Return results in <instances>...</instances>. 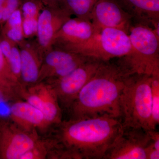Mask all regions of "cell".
<instances>
[{
	"label": "cell",
	"instance_id": "obj_1",
	"mask_svg": "<svg viewBox=\"0 0 159 159\" xmlns=\"http://www.w3.org/2000/svg\"><path fill=\"white\" fill-rule=\"evenodd\" d=\"M128 75L119 63L102 61L69 107L70 119H120V97Z\"/></svg>",
	"mask_w": 159,
	"mask_h": 159
},
{
	"label": "cell",
	"instance_id": "obj_2",
	"mask_svg": "<svg viewBox=\"0 0 159 159\" xmlns=\"http://www.w3.org/2000/svg\"><path fill=\"white\" fill-rule=\"evenodd\" d=\"M55 140L70 159H104L122 128L121 119L99 116L70 119L57 125Z\"/></svg>",
	"mask_w": 159,
	"mask_h": 159
},
{
	"label": "cell",
	"instance_id": "obj_3",
	"mask_svg": "<svg viewBox=\"0 0 159 159\" xmlns=\"http://www.w3.org/2000/svg\"><path fill=\"white\" fill-rule=\"evenodd\" d=\"M152 76L128 75L120 97L122 127L151 130Z\"/></svg>",
	"mask_w": 159,
	"mask_h": 159
},
{
	"label": "cell",
	"instance_id": "obj_4",
	"mask_svg": "<svg viewBox=\"0 0 159 159\" xmlns=\"http://www.w3.org/2000/svg\"><path fill=\"white\" fill-rule=\"evenodd\" d=\"M130 53L121 57L119 64L129 75H159V37L147 25L131 26L128 33Z\"/></svg>",
	"mask_w": 159,
	"mask_h": 159
},
{
	"label": "cell",
	"instance_id": "obj_5",
	"mask_svg": "<svg viewBox=\"0 0 159 159\" xmlns=\"http://www.w3.org/2000/svg\"><path fill=\"white\" fill-rule=\"evenodd\" d=\"M57 48L102 61L125 57L132 49L128 34L121 29L111 28L97 29L84 42Z\"/></svg>",
	"mask_w": 159,
	"mask_h": 159
},
{
	"label": "cell",
	"instance_id": "obj_6",
	"mask_svg": "<svg viewBox=\"0 0 159 159\" xmlns=\"http://www.w3.org/2000/svg\"><path fill=\"white\" fill-rule=\"evenodd\" d=\"M150 141L148 130L122 127L104 159H146V147Z\"/></svg>",
	"mask_w": 159,
	"mask_h": 159
},
{
	"label": "cell",
	"instance_id": "obj_7",
	"mask_svg": "<svg viewBox=\"0 0 159 159\" xmlns=\"http://www.w3.org/2000/svg\"><path fill=\"white\" fill-rule=\"evenodd\" d=\"M102 61L91 58L66 76L49 81L57 93L58 100L68 109L81 89L93 77Z\"/></svg>",
	"mask_w": 159,
	"mask_h": 159
},
{
	"label": "cell",
	"instance_id": "obj_8",
	"mask_svg": "<svg viewBox=\"0 0 159 159\" xmlns=\"http://www.w3.org/2000/svg\"><path fill=\"white\" fill-rule=\"evenodd\" d=\"M35 130L27 131L13 122L0 121V159H20L38 141Z\"/></svg>",
	"mask_w": 159,
	"mask_h": 159
},
{
	"label": "cell",
	"instance_id": "obj_9",
	"mask_svg": "<svg viewBox=\"0 0 159 159\" xmlns=\"http://www.w3.org/2000/svg\"><path fill=\"white\" fill-rule=\"evenodd\" d=\"M91 58L53 46L43 55L38 82L65 77Z\"/></svg>",
	"mask_w": 159,
	"mask_h": 159
},
{
	"label": "cell",
	"instance_id": "obj_10",
	"mask_svg": "<svg viewBox=\"0 0 159 159\" xmlns=\"http://www.w3.org/2000/svg\"><path fill=\"white\" fill-rule=\"evenodd\" d=\"M71 15L61 3L44 6L39 16L35 41L43 55L53 47L56 33Z\"/></svg>",
	"mask_w": 159,
	"mask_h": 159
},
{
	"label": "cell",
	"instance_id": "obj_11",
	"mask_svg": "<svg viewBox=\"0 0 159 159\" xmlns=\"http://www.w3.org/2000/svg\"><path fill=\"white\" fill-rule=\"evenodd\" d=\"M28 91H21L26 101L39 110L43 115L46 126L57 125L61 122V110L57 93L50 83L38 82Z\"/></svg>",
	"mask_w": 159,
	"mask_h": 159
},
{
	"label": "cell",
	"instance_id": "obj_12",
	"mask_svg": "<svg viewBox=\"0 0 159 159\" xmlns=\"http://www.w3.org/2000/svg\"><path fill=\"white\" fill-rule=\"evenodd\" d=\"M132 19L117 0H97L91 16V22L97 29L115 28L128 34Z\"/></svg>",
	"mask_w": 159,
	"mask_h": 159
},
{
	"label": "cell",
	"instance_id": "obj_13",
	"mask_svg": "<svg viewBox=\"0 0 159 159\" xmlns=\"http://www.w3.org/2000/svg\"><path fill=\"white\" fill-rule=\"evenodd\" d=\"M97 30L91 21L70 18L56 33L53 46L61 47L80 43L89 39Z\"/></svg>",
	"mask_w": 159,
	"mask_h": 159
},
{
	"label": "cell",
	"instance_id": "obj_14",
	"mask_svg": "<svg viewBox=\"0 0 159 159\" xmlns=\"http://www.w3.org/2000/svg\"><path fill=\"white\" fill-rule=\"evenodd\" d=\"M18 46L21 56L20 83L33 85L38 82L43 55L35 41L25 39Z\"/></svg>",
	"mask_w": 159,
	"mask_h": 159
},
{
	"label": "cell",
	"instance_id": "obj_15",
	"mask_svg": "<svg viewBox=\"0 0 159 159\" xmlns=\"http://www.w3.org/2000/svg\"><path fill=\"white\" fill-rule=\"evenodd\" d=\"M9 115L13 123L27 131L46 127L42 112L27 101L12 103L9 107Z\"/></svg>",
	"mask_w": 159,
	"mask_h": 159
},
{
	"label": "cell",
	"instance_id": "obj_16",
	"mask_svg": "<svg viewBox=\"0 0 159 159\" xmlns=\"http://www.w3.org/2000/svg\"><path fill=\"white\" fill-rule=\"evenodd\" d=\"M139 23L155 27L159 24V0H117Z\"/></svg>",
	"mask_w": 159,
	"mask_h": 159
},
{
	"label": "cell",
	"instance_id": "obj_17",
	"mask_svg": "<svg viewBox=\"0 0 159 159\" xmlns=\"http://www.w3.org/2000/svg\"><path fill=\"white\" fill-rule=\"evenodd\" d=\"M44 5L39 0H21L23 34L25 39L36 36L40 11Z\"/></svg>",
	"mask_w": 159,
	"mask_h": 159
},
{
	"label": "cell",
	"instance_id": "obj_18",
	"mask_svg": "<svg viewBox=\"0 0 159 159\" xmlns=\"http://www.w3.org/2000/svg\"><path fill=\"white\" fill-rule=\"evenodd\" d=\"M1 28L2 33L18 45L25 39L23 34L22 16L20 8L12 13Z\"/></svg>",
	"mask_w": 159,
	"mask_h": 159
},
{
	"label": "cell",
	"instance_id": "obj_19",
	"mask_svg": "<svg viewBox=\"0 0 159 159\" xmlns=\"http://www.w3.org/2000/svg\"><path fill=\"white\" fill-rule=\"evenodd\" d=\"M97 0H62L61 4L71 15L91 21V16Z\"/></svg>",
	"mask_w": 159,
	"mask_h": 159
},
{
	"label": "cell",
	"instance_id": "obj_20",
	"mask_svg": "<svg viewBox=\"0 0 159 159\" xmlns=\"http://www.w3.org/2000/svg\"><path fill=\"white\" fill-rule=\"evenodd\" d=\"M151 129H156L159 123V75L152 76Z\"/></svg>",
	"mask_w": 159,
	"mask_h": 159
},
{
	"label": "cell",
	"instance_id": "obj_21",
	"mask_svg": "<svg viewBox=\"0 0 159 159\" xmlns=\"http://www.w3.org/2000/svg\"><path fill=\"white\" fill-rule=\"evenodd\" d=\"M20 83L11 73L8 62L0 48V85L12 90Z\"/></svg>",
	"mask_w": 159,
	"mask_h": 159
},
{
	"label": "cell",
	"instance_id": "obj_22",
	"mask_svg": "<svg viewBox=\"0 0 159 159\" xmlns=\"http://www.w3.org/2000/svg\"><path fill=\"white\" fill-rule=\"evenodd\" d=\"M12 74L20 83L21 70V56L19 47L17 44L12 42L11 53L8 60Z\"/></svg>",
	"mask_w": 159,
	"mask_h": 159
},
{
	"label": "cell",
	"instance_id": "obj_23",
	"mask_svg": "<svg viewBox=\"0 0 159 159\" xmlns=\"http://www.w3.org/2000/svg\"><path fill=\"white\" fill-rule=\"evenodd\" d=\"M48 150L47 144L39 140L34 147L24 154L20 159H45L47 157Z\"/></svg>",
	"mask_w": 159,
	"mask_h": 159
},
{
	"label": "cell",
	"instance_id": "obj_24",
	"mask_svg": "<svg viewBox=\"0 0 159 159\" xmlns=\"http://www.w3.org/2000/svg\"><path fill=\"white\" fill-rule=\"evenodd\" d=\"M21 3V0H6L4 5L2 20L0 25L1 27L6 22L13 12L19 9Z\"/></svg>",
	"mask_w": 159,
	"mask_h": 159
},
{
	"label": "cell",
	"instance_id": "obj_25",
	"mask_svg": "<svg viewBox=\"0 0 159 159\" xmlns=\"http://www.w3.org/2000/svg\"><path fill=\"white\" fill-rule=\"evenodd\" d=\"M11 47L12 42L0 31V48L7 62L11 53Z\"/></svg>",
	"mask_w": 159,
	"mask_h": 159
},
{
	"label": "cell",
	"instance_id": "obj_26",
	"mask_svg": "<svg viewBox=\"0 0 159 159\" xmlns=\"http://www.w3.org/2000/svg\"><path fill=\"white\" fill-rule=\"evenodd\" d=\"M146 159H159V151L157 150L153 143L150 141L145 150Z\"/></svg>",
	"mask_w": 159,
	"mask_h": 159
},
{
	"label": "cell",
	"instance_id": "obj_27",
	"mask_svg": "<svg viewBox=\"0 0 159 159\" xmlns=\"http://www.w3.org/2000/svg\"><path fill=\"white\" fill-rule=\"evenodd\" d=\"M12 90L9 89L0 85V104L7 102L12 98Z\"/></svg>",
	"mask_w": 159,
	"mask_h": 159
},
{
	"label": "cell",
	"instance_id": "obj_28",
	"mask_svg": "<svg viewBox=\"0 0 159 159\" xmlns=\"http://www.w3.org/2000/svg\"><path fill=\"white\" fill-rule=\"evenodd\" d=\"M39 1L41 2L44 6H47V5L61 4L62 0H39Z\"/></svg>",
	"mask_w": 159,
	"mask_h": 159
},
{
	"label": "cell",
	"instance_id": "obj_29",
	"mask_svg": "<svg viewBox=\"0 0 159 159\" xmlns=\"http://www.w3.org/2000/svg\"><path fill=\"white\" fill-rule=\"evenodd\" d=\"M0 121H1V120H0Z\"/></svg>",
	"mask_w": 159,
	"mask_h": 159
}]
</instances>
